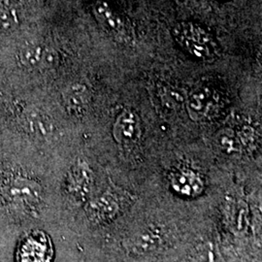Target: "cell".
Listing matches in <instances>:
<instances>
[{
    "label": "cell",
    "mask_w": 262,
    "mask_h": 262,
    "mask_svg": "<svg viewBox=\"0 0 262 262\" xmlns=\"http://www.w3.org/2000/svg\"><path fill=\"white\" fill-rule=\"evenodd\" d=\"M174 36L181 48L195 59L209 61L217 54L212 35L195 24H180L174 29Z\"/></svg>",
    "instance_id": "1"
},
{
    "label": "cell",
    "mask_w": 262,
    "mask_h": 262,
    "mask_svg": "<svg viewBox=\"0 0 262 262\" xmlns=\"http://www.w3.org/2000/svg\"><path fill=\"white\" fill-rule=\"evenodd\" d=\"M2 195L5 201L16 210L32 212L42 200V188L32 179L13 175L2 184Z\"/></svg>",
    "instance_id": "2"
},
{
    "label": "cell",
    "mask_w": 262,
    "mask_h": 262,
    "mask_svg": "<svg viewBox=\"0 0 262 262\" xmlns=\"http://www.w3.org/2000/svg\"><path fill=\"white\" fill-rule=\"evenodd\" d=\"M94 14L98 24L116 41L122 44L133 42L134 33L127 20L106 2L98 1L94 5Z\"/></svg>",
    "instance_id": "3"
},
{
    "label": "cell",
    "mask_w": 262,
    "mask_h": 262,
    "mask_svg": "<svg viewBox=\"0 0 262 262\" xmlns=\"http://www.w3.org/2000/svg\"><path fill=\"white\" fill-rule=\"evenodd\" d=\"M20 63L31 70L50 68L56 64V51L39 42H32L20 49L19 53Z\"/></svg>",
    "instance_id": "4"
},
{
    "label": "cell",
    "mask_w": 262,
    "mask_h": 262,
    "mask_svg": "<svg viewBox=\"0 0 262 262\" xmlns=\"http://www.w3.org/2000/svg\"><path fill=\"white\" fill-rule=\"evenodd\" d=\"M114 136L120 143H130L140 134V122L135 113L125 110L117 118L114 125Z\"/></svg>",
    "instance_id": "5"
},
{
    "label": "cell",
    "mask_w": 262,
    "mask_h": 262,
    "mask_svg": "<svg viewBox=\"0 0 262 262\" xmlns=\"http://www.w3.org/2000/svg\"><path fill=\"white\" fill-rule=\"evenodd\" d=\"M20 123L25 130L40 138L48 137L54 130L51 119L37 109L26 110L21 116Z\"/></svg>",
    "instance_id": "6"
},
{
    "label": "cell",
    "mask_w": 262,
    "mask_h": 262,
    "mask_svg": "<svg viewBox=\"0 0 262 262\" xmlns=\"http://www.w3.org/2000/svg\"><path fill=\"white\" fill-rule=\"evenodd\" d=\"M93 185L92 171L84 164H78L72 169L68 179V189L77 197H84Z\"/></svg>",
    "instance_id": "7"
},
{
    "label": "cell",
    "mask_w": 262,
    "mask_h": 262,
    "mask_svg": "<svg viewBox=\"0 0 262 262\" xmlns=\"http://www.w3.org/2000/svg\"><path fill=\"white\" fill-rule=\"evenodd\" d=\"M90 100V92L84 84H72L63 93V101L66 108L72 114L84 112L89 106Z\"/></svg>",
    "instance_id": "8"
},
{
    "label": "cell",
    "mask_w": 262,
    "mask_h": 262,
    "mask_svg": "<svg viewBox=\"0 0 262 262\" xmlns=\"http://www.w3.org/2000/svg\"><path fill=\"white\" fill-rule=\"evenodd\" d=\"M94 217L98 221H110L118 215L120 205L112 193L104 194L96 201L93 207Z\"/></svg>",
    "instance_id": "9"
},
{
    "label": "cell",
    "mask_w": 262,
    "mask_h": 262,
    "mask_svg": "<svg viewBox=\"0 0 262 262\" xmlns=\"http://www.w3.org/2000/svg\"><path fill=\"white\" fill-rule=\"evenodd\" d=\"M172 183L180 192L187 195L197 194L202 189V183L200 179L197 178L196 175L190 171H183L176 174Z\"/></svg>",
    "instance_id": "10"
},
{
    "label": "cell",
    "mask_w": 262,
    "mask_h": 262,
    "mask_svg": "<svg viewBox=\"0 0 262 262\" xmlns=\"http://www.w3.org/2000/svg\"><path fill=\"white\" fill-rule=\"evenodd\" d=\"M211 105V94L205 89L193 92L188 99V110L191 117L199 119L203 117Z\"/></svg>",
    "instance_id": "11"
},
{
    "label": "cell",
    "mask_w": 262,
    "mask_h": 262,
    "mask_svg": "<svg viewBox=\"0 0 262 262\" xmlns=\"http://www.w3.org/2000/svg\"><path fill=\"white\" fill-rule=\"evenodd\" d=\"M159 240L160 236L159 234V229L150 227L136 238L134 249H137L140 252L149 251L151 248L159 245Z\"/></svg>",
    "instance_id": "12"
},
{
    "label": "cell",
    "mask_w": 262,
    "mask_h": 262,
    "mask_svg": "<svg viewBox=\"0 0 262 262\" xmlns=\"http://www.w3.org/2000/svg\"><path fill=\"white\" fill-rule=\"evenodd\" d=\"M18 23L15 11L8 5L0 2V34L7 33L16 27Z\"/></svg>",
    "instance_id": "13"
},
{
    "label": "cell",
    "mask_w": 262,
    "mask_h": 262,
    "mask_svg": "<svg viewBox=\"0 0 262 262\" xmlns=\"http://www.w3.org/2000/svg\"><path fill=\"white\" fill-rule=\"evenodd\" d=\"M226 137H227V140H229V139H230V136H229V134H228V133H227V134H225V135H223V136H221V139L225 140V139H226ZM225 144H227V142L223 143L222 145L224 146ZM227 149H234V142H231V145H230V143H228V145H227Z\"/></svg>",
    "instance_id": "14"
}]
</instances>
